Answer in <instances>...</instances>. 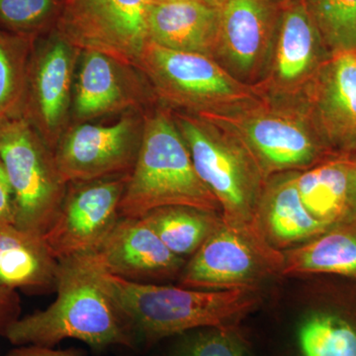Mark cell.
Listing matches in <instances>:
<instances>
[{
  "label": "cell",
  "instance_id": "26",
  "mask_svg": "<svg viewBox=\"0 0 356 356\" xmlns=\"http://www.w3.org/2000/svg\"><path fill=\"white\" fill-rule=\"evenodd\" d=\"M168 339L165 356H257L241 325L202 327Z\"/></svg>",
  "mask_w": 356,
  "mask_h": 356
},
{
  "label": "cell",
  "instance_id": "21",
  "mask_svg": "<svg viewBox=\"0 0 356 356\" xmlns=\"http://www.w3.org/2000/svg\"><path fill=\"white\" fill-rule=\"evenodd\" d=\"M350 165L351 156L339 154L297 175L302 202L329 226L355 217L350 209Z\"/></svg>",
  "mask_w": 356,
  "mask_h": 356
},
{
  "label": "cell",
  "instance_id": "12",
  "mask_svg": "<svg viewBox=\"0 0 356 356\" xmlns=\"http://www.w3.org/2000/svg\"><path fill=\"white\" fill-rule=\"evenodd\" d=\"M90 254L105 273L143 284L178 280L187 261L166 247L144 218H120Z\"/></svg>",
  "mask_w": 356,
  "mask_h": 356
},
{
  "label": "cell",
  "instance_id": "32",
  "mask_svg": "<svg viewBox=\"0 0 356 356\" xmlns=\"http://www.w3.org/2000/svg\"><path fill=\"white\" fill-rule=\"evenodd\" d=\"M350 200L351 213L356 216V154L351 156Z\"/></svg>",
  "mask_w": 356,
  "mask_h": 356
},
{
  "label": "cell",
  "instance_id": "8",
  "mask_svg": "<svg viewBox=\"0 0 356 356\" xmlns=\"http://www.w3.org/2000/svg\"><path fill=\"white\" fill-rule=\"evenodd\" d=\"M81 54L58 28L35 42L23 116L53 152L72 117Z\"/></svg>",
  "mask_w": 356,
  "mask_h": 356
},
{
  "label": "cell",
  "instance_id": "18",
  "mask_svg": "<svg viewBox=\"0 0 356 356\" xmlns=\"http://www.w3.org/2000/svg\"><path fill=\"white\" fill-rule=\"evenodd\" d=\"M283 254L281 276L330 274L356 280V216Z\"/></svg>",
  "mask_w": 356,
  "mask_h": 356
},
{
  "label": "cell",
  "instance_id": "28",
  "mask_svg": "<svg viewBox=\"0 0 356 356\" xmlns=\"http://www.w3.org/2000/svg\"><path fill=\"white\" fill-rule=\"evenodd\" d=\"M312 20L334 54L356 51V0H309Z\"/></svg>",
  "mask_w": 356,
  "mask_h": 356
},
{
  "label": "cell",
  "instance_id": "27",
  "mask_svg": "<svg viewBox=\"0 0 356 356\" xmlns=\"http://www.w3.org/2000/svg\"><path fill=\"white\" fill-rule=\"evenodd\" d=\"M64 0H0V28L37 41L57 29Z\"/></svg>",
  "mask_w": 356,
  "mask_h": 356
},
{
  "label": "cell",
  "instance_id": "4",
  "mask_svg": "<svg viewBox=\"0 0 356 356\" xmlns=\"http://www.w3.org/2000/svg\"><path fill=\"white\" fill-rule=\"evenodd\" d=\"M0 158L13 187L14 227L43 236L55 222L67 189L54 152L21 116L0 124Z\"/></svg>",
  "mask_w": 356,
  "mask_h": 356
},
{
  "label": "cell",
  "instance_id": "24",
  "mask_svg": "<svg viewBox=\"0 0 356 356\" xmlns=\"http://www.w3.org/2000/svg\"><path fill=\"white\" fill-rule=\"evenodd\" d=\"M35 42L0 28V124L24 114Z\"/></svg>",
  "mask_w": 356,
  "mask_h": 356
},
{
  "label": "cell",
  "instance_id": "10",
  "mask_svg": "<svg viewBox=\"0 0 356 356\" xmlns=\"http://www.w3.org/2000/svg\"><path fill=\"white\" fill-rule=\"evenodd\" d=\"M128 175L67 184L58 216L43 236L58 261L99 247L120 219L119 206Z\"/></svg>",
  "mask_w": 356,
  "mask_h": 356
},
{
  "label": "cell",
  "instance_id": "14",
  "mask_svg": "<svg viewBox=\"0 0 356 356\" xmlns=\"http://www.w3.org/2000/svg\"><path fill=\"white\" fill-rule=\"evenodd\" d=\"M316 106L327 143L343 156L356 154V51L334 54L325 65Z\"/></svg>",
  "mask_w": 356,
  "mask_h": 356
},
{
  "label": "cell",
  "instance_id": "6",
  "mask_svg": "<svg viewBox=\"0 0 356 356\" xmlns=\"http://www.w3.org/2000/svg\"><path fill=\"white\" fill-rule=\"evenodd\" d=\"M177 126L196 172L221 206L222 220L257 227V211L264 194L259 163L214 135L197 119L179 115Z\"/></svg>",
  "mask_w": 356,
  "mask_h": 356
},
{
  "label": "cell",
  "instance_id": "34",
  "mask_svg": "<svg viewBox=\"0 0 356 356\" xmlns=\"http://www.w3.org/2000/svg\"><path fill=\"white\" fill-rule=\"evenodd\" d=\"M227 0H205L206 3L209 4L211 6L217 7V8H222V6L226 3Z\"/></svg>",
  "mask_w": 356,
  "mask_h": 356
},
{
  "label": "cell",
  "instance_id": "16",
  "mask_svg": "<svg viewBox=\"0 0 356 356\" xmlns=\"http://www.w3.org/2000/svg\"><path fill=\"white\" fill-rule=\"evenodd\" d=\"M296 177L283 178L266 189L257 211V228L266 242L280 252L309 242L332 227L318 221L307 209Z\"/></svg>",
  "mask_w": 356,
  "mask_h": 356
},
{
  "label": "cell",
  "instance_id": "19",
  "mask_svg": "<svg viewBox=\"0 0 356 356\" xmlns=\"http://www.w3.org/2000/svg\"><path fill=\"white\" fill-rule=\"evenodd\" d=\"M248 138L267 172L310 168L321 159L320 147L311 136L287 119L268 116L252 121Z\"/></svg>",
  "mask_w": 356,
  "mask_h": 356
},
{
  "label": "cell",
  "instance_id": "33",
  "mask_svg": "<svg viewBox=\"0 0 356 356\" xmlns=\"http://www.w3.org/2000/svg\"><path fill=\"white\" fill-rule=\"evenodd\" d=\"M151 4H163V3H172V2H181V1H202L205 0H149Z\"/></svg>",
  "mask_w": 356,
  "mask_h": 356
},
{
  "label": "cell",
  "instance_id": "25",
  "mask_svg": "<svg viewBox=\"0 0 356 356\" xmlns=\"http://www.w3.org/2000/svg\"><path fill=\"white\" fill-rule=\"evenodd\" d=\"M316 29L303 7L285 14L277 51L278 76L283 81H294L311 67L315 56Z\"/></svg>",
  "mask_w": 356,
  "mask_h": 356
},
{
  "label": "cell",
  "instance_id": "11",
  "mask_svg": "<svg viewBox=\"0 0 356 356\" xmlns=\"http://www.w3.org/2000/svg\"><path fill=\"white\" fill-rule=\"evenodd\" d=\"M137 69L168 102L201 109L236 95L233 81L209 57L149 42Z\"/></svg>",
  "mask_w": 356,
  "mask_h": 356
},
{
  "label": "cell",
  "instance_id": "9",
  "mask_svg": "<svg viewBox=\"0 0 356 356\" xmlns=\"http://www.w3.org/2000/svg\"><path fill=\"white\" fill-rule=\"evenodd\" d=\"M143 127L144 118L127 112L110 125L86 122L67 128L54 149L60 175L69 184L130 175Z\"/></svg>",
  "mask_w": 356,
  "mask_h": 356
},
{
  "label": "cell",
  "instance_id": "23",
  "mask_svg": "<svg viewBox=\"0 0 356 356\" xmlns=\"http://www.w3.org/2000/svg\"><path fill=\"white\" fill-rule=\"evenodd\" d=\"M145 220L173 254L188 261L217 229L222 215L189 207L166 206L151 211Z\"/></svg>",
  "mask_w": 356,
  "mask_h": 356
},
{
  "label": "cell",
  "instance_id": "31",
  "mask_svg": "<svg viewBox=\"0 0 356 356\" xmlns=\"http://www.w3.org/2000/svg\"><path fill=\"white\" fill-rule=\"evenodd\" d=\"M6 356H83L76 350H55L37 346H15L6 353Z\"/></svg>",
  "mask_w": 356,
  "mask_h": 356
},
{
  "label": "cell",
  "instance_id": "15",
  "mask_svg": "<svg viewBox=\"0 0 356 356\" xmlns=\"http://www.w3.org/2000/svg\"><path fill=\"white\" fill-rule=\"evenodd\" d=\"M221 9L202 1L151 4V43L172 50L209 56L219 44Z\"/></svg>",
  "mask_w": 356,
  "mask_h": 356
},
{
  "label": "cell",
  "instance_id": "22",
  "mask_svg": "<svg viewBox=\"0 0 356 356\" xmlns=\"http://www.w3.org/2000/svg\"><path fill=\"white\" fill-rule=\"evenodd\" d=\"M270 9L266 0H227L221 8L219 43L234 64L254 65L266 41Z\"/></svg>",
  "mask_w": 356,
  "mask_h": 356
},
{
  "label": "cell",
  "instance_id": "17",
  "mask_svg": "<svg viewBox=\"0 0 356 356\" xmlns=\"http://www.w3.org/2000/svg\"><path fill=\"white\" fill-rule=\"evenodd\" d=\"M58 267L43 236L0 227V284L36 294L56 291Z\"/></svg>",
  "mask_w": 356,
  "mask_h": 356
},
{
  "label": "cell",
  "instance_id": "2",
  "mask_svg": "<svg viewBox=\"0 0 356 356\" xmlns=\"http://www.w3.org/2000/svg\"><path fill=\"white\" fill-rule=\"evenodd\" d=\"M99 268L105 286L132 327L138 348H151L196 329L241 325L261 301L259 289L197 290L143 284Z\"/></svg>",
  "mask_w": 356,
  "mask_h": 356
},
{
  "label": "cell",
  "instance_id": "7",
  "mask_svg": "<svg viewBox=\"0 0 356 356\" xmlns=\"http://www.w3.org/2000/svg\"><path fill=\"white\" fill-rule=\"evenodd\" d=\"M149 0H64L58 29L81 51H100L137 69L149 43Z\"/></svg>",
  "mask_w": 356,
  "mask_h": 356
},
{
  "label": "cell",
  "instance_id": "5",
  "mask_svg": "<svg viewBox=\"0 0 356 356\" xmlns=\"http://www.w3.org/2000/svg\"><path fill=\"white\" fill-rule=\"evenodd\" d=\"M284 254L266 242L257 227L222 220L188 261L179 286L197 290L259 289L281 275Z\"/></svg>",
  "mask_w": 356,
  "mask_h": 356
},
{
  "label": "cell",
  "instance_id": "1",
  "mask_svg": "<svg viewBox=\"0 0 356 356\" xmlns=\"http://www.w3.org/2000/svg\"><path fill=\"white\" fill-rule=\"evenodd\" d=\"M56 292L57 298L48 308L11 325L4 337L9 343L54 348L74 339L93 350L138 348L132 327L105 286L90 252L58 261Z\"/></svg>",
  "mask_w": 356,
  "mask_h": 356
},
{
  "label": "cell",
  "instance_id": "3",
  "mask_svg": "<svg viewBox=\"0 0 356 356\" xmlns=\"http://www.w3.org/2000/svg\"><path fill=\"white\" fill-rule=\"evenodd\" d=\"M166 206H189L222 215L200 179L186 143L168 115L144 117L142 140L119 206L120 218H142Z\"/></svg>",
  "mask_w": 356,
  "mask_h": 356
},
{
  "label": "cell",
  "instance_id": "13",
  "mask_svg": "<svg viewBox=\"0 0 356 356\" xmlns=\"http://www.w3.org/2000/svg\"><path fill=\"white\" fill-rule=\"evenodd\" d=\"M135 69L100 51H81L74 81L72 120L86 123L140 106L144 102V88Z\"/></svg>",
  "mask_w": 356,
  "mask_h": 356
},
{
  "label": "cell",
  "instance_id": "29",
  "mask_svg": "<svg viewBox=\"0 0 356 356\" xmlns=\"http://www.w3.org/2000/svg\"><path fill=\"white\" fill-rule=\"evenodd\" d=\"M21 318V300L17 290L0 284V337H6L11 325Z\"/></svg>",
  "mask_w": 356,
  "mask_h": 356
},
{
  "label": "cell",
  "instance_id": "20",
  "mask_svg": "<svg viewBox=\"0 0 356 356\" xmlns=\"http://www.w3.org/2000/svg\"><path fill=\"white\" fill-rule=\"evenodd\" d=\"M287 356H356V314L320 308L300 316L288 336Z\"/></svg>",
  "mask_w": 356,
  "mask_h": 356
},
{
  "label": "cell",
  "instance_id": "30",
  "mask_svg": "<svg viewBox=\"0 0 356 356\" xmlns=\"http://www.w3.org/2000/svg\"><path fill=\"white\" fill-rule=\"evenodd\" d=\"M14 226L13 187L0 158V227Z\"/></svg>",
  "mask_w": 356,
  "mask_h": 356
}]
</instances>
